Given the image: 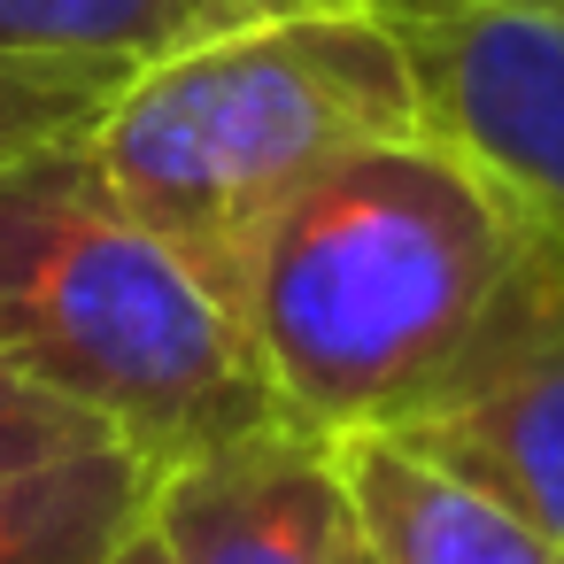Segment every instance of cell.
<instances>
[{
    "mask_svg": "<svg viewBox=\"0 0 564 564\" xmlns=\"http://www.w3.org/2000/svg\"><path fill=\"white\" fill-rule=\"evenodd\" d=\"M533 240L433 132L333 163L256 248L240 333L286 425L394 433L487 333Z\"/></svg>",
    "mask_w": 564,
    "mask_h": 564,
    "instance_id": "6da1fadb",
    "label": "cell"
},
{
    "mask_svg": "<svg viewBox=\"0 0 564 564\" xmlns=\"http://www.w3.org/2000/svg\"><path fill=\"white\" fill-rule=\"evenodd\" d=\"M410 132H425L410 40L371 0H317L132 70L86 163L240 317L271 225L333 163Z\"/></svg>",
    "mask_w": 564,
    "mask_h": 564,
    "instance_id": "7a4b0ae2",
    "label": "cell"
},
{
    "mask_svg": "<svg viewBox=\"0 0 564 564\" xmlns=\"http://www.w3.org/2000/svg\"><path fill=\"white\" fill-rule=\"evenodd\" d=\"M0 371L148 471L286 425L240 317L101 186L86 140L0 171Z\"/></svg>",
    "mask_w": 564,
    "mask_h": 564,
    "instance_id": "3957f363",
    "label": "cell"
},
{
    "mask_svg": "<svg viewBox=\"0 0 564 564\" xmlns=\"http://www.w3.org/2000/svg\"><path fill=\"white\" fill-rule=\"evenodd\" d=\"M394 32L417 63L425 132L456 148L564 271V17L541 0H479Z\"/></svg>",
    "mask_w": 564,
    "mask_h": 564,
    "instance_id": "277c9868",
    "label": "cell"
},
{
    "mask_svg": "<svg viewBox=\"0 0 564 564\" xmlns=\"http://www.w3.org/2000/svg\"><path fill=\"white\" fill-rule=\"evenodd\" d=\"M387 441L564 541V271L541 248L464 364Z\"/></svg>",
    "mask_w": 564,
    "mask_h": 564,
    "instance_id": "5b68a950",
    "label": "cell"
},
{
    "mask_svg": "<svg viewBox=\"0 0 564 564\" xmlns=\"http://www.w3.org/2000/svg\"><path fill=\"white\" fill-rule=\"evenodd\" d=\"M148 533L171 564H356V510L333 441L263 425L209 456L155 471Z\"/></svg>",
    "mask_w": 564,
    "mask_h": 564,
    "instance_id": "8992f818",
    "label": "cell"
},
{
    "mask_svg": "<svg viewBox=\"0 0 564 564\" xmlns=\"http://www.w3.org/2000/svg\"><path fill=\"white\" fill-rule=\"evenodd\" d=\"M333 464L371 564H564V541L387 433L333 441Z\"/></svg>",
    "mask_w": 564,
    "mask_h": 564,
    "instance_id": "52a82bcc",
    "label": "cell"
},
{
    "mask_svg": "<svg viewBox=\"0 0 564 564\" xmlns=\"http://www.w3.org/2000/svg\"><path fill=\"white\" fill-rule=\"evenodd\" d=\"M148 495L155 471L117 441L0 471V564H109L140 533Z\"/></svg>",
    "mask_w": 564,
    "mask_h": 564,
    "instance_id": "ba28073f",
    "label": "cell"
},
{
    "mask_svg": "<svg viewBox=\"0 0 564 564\" xmlns=\"http://www.w3.org/2000/svg\"><path fill=\"white\" fill-rule=\"evenodd\" d=\"M317 0H0V55H78L148 70L232 24H263Z\"/></svg>",
    "mask_w": 564,
    "mask_h": 564,
    "instance_id": "9c48e42d",
    "label": "cell"
},
{
    "mask_svg": "<svg viewBox=\"0 0 564 564\" xmlns=\"http://www.w3.org/2000/svg\"><path fill=\"white\" fill-rule=\"evenodd\" d=\"M124 63H78V55H0V171L78 148L101 109L124 94Z\"/></svg>",
    "mask_w": 564,
    "mask_h": 564,
    "instance_id": "30bf717a",
    "label": "cell"
},
{
    "mask_svg": "<svg viewBox=\"0 0 564 564\" xmlns=\"http://www.w3.org/2000/svg\"><path fill=\"white\" fill-rule=\"evenodd\" d=\"M109 433L94 417H78L70 402L40 394L32 379L0 371V471H24V464H47V456H78V448H101Z\"/></svg>",
    "mask_w": 564,
    "mask_h": 564,
    "instance_id": "8fae6325",
    "label": "cell"
},
{
    "mask_svg": "<svg viewBox=\"0 0 564 564\" xmlns=\"http://www.w3.org/2000/svg\"><path fill=\"white\" fill-rule=\"evenodd\" d=\"M387 24H425V17H456V9H479V0H371Z\"/></svg>",
    "mask_w": 564,
    "mask_h": 564,
    "instance_id": "7c38bea8",
    "label": "cell"
},
{
    "mask_svg": "<svg viewBox=\"0 0 564 564\" xmlns=\"http://www.w3.org/2000/svg\"><path fill=\"white\" fill-rule=\"evenodd\" d=\"M109 564H171V556H163V541H155V533H148V518H140V533H132Z\"/></svg>",
    "mask_w": 564,
    "mask_h": 564,
    "instance_id": "4fadbf2b",
    "label": "cell"
},
{
    "mask_svg": "<svg viewBox=\"0 0 564 564\" xmlns=\"http://www.w3.org/2000/svg\"><path fill=\"white\" fill-rule=\"evenodd\" d=\"M541 9H556V17H564V0H541Z\"/></svg>",
    "mask_w": 564,
    "mask_h": 564,
    "instance_id": "5bb4252c",
    "label": "cell"
},
{
    "mask_svg": "<svg viewBox=\"0 0 564 564\" xmlns=\"http://www.w3.org/2000/svg\"><path fill=\"white\" fill-rule=\"evenodd\" d=\"M356 564H371V556H356Z\"/></svg>",
    "mask_w": 564,
    "mask_h": 564,
    "instance_id": "9a60e30c",
    "label": "cell"
}]
</instances>
